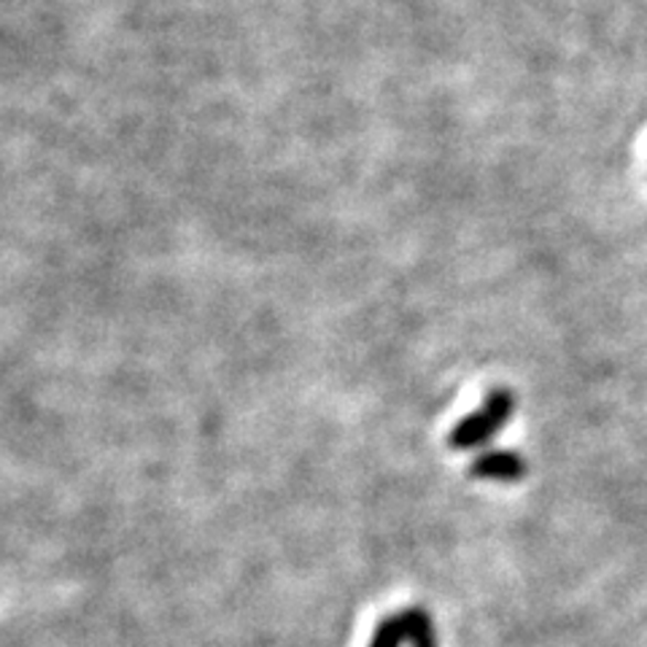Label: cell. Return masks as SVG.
<instances>
[{
	"instance_id": "1",
	"label": "cell",
	"mask_w": 647,
	"mask_h": 647,
	"mask_svg": "<svg viewBox=\"0 0 647 647\" xmlns=\"http://www.w3.org/2000/svg\"><path fill=\"white\" fill-rule=\"evenodd\" d=\"M516 413V394L508 386H497L486 394L484 405L475 413L464 416L459 424L450 429L448 445L454 450H473L486 445L494 435L502 432V426L508 424Z\"/></svg>"
},
{
	"instance_id": "2",
	"label": "cell",
	"mask_w": 647,
	"mask_h": 647,
	"mask_svg": "<svg viewBox=\"0 0 647 647\" xmlns=\"http://www.w3.org/2000/svg\"><path fill=\"white\" fill-rule=\"evenodd\" d=\"M527 459L510 448L486 450L469 464V475L475 480H491V484H518V480L527 478Z\"/></svg>"
},
{
	"instance_id": "3",
	"label": "cell",
	"mask_w": 647,
	"mask_h": 647,
	"mask_svg": "<svg viewBox=\"0 0 647 647\" xmlns=\"http://www.w3.org/2000/svg\"><path fill=\"white\" fill-rule=\"evenodd\" d=\"M400 615L405 626V643H411V647H437L435 618L424 607H407Z\"/></svg>"
},
{
	"instance_id": "4",
	"label": "cell",
	"mask_w": 647,
	"mask_h": 647,
	"mask_svg": "<svg viewBox=\"0 0 647 647\" xmlns=\"http://www.w3.org/2000/svg\"><path fill=\"white\" fill-rule=\"evenodd\" d=\"M405 643V626H402V615H386L381 624L372 632V639L368 647H402Z\"/></svg>"
}]
</instances>
